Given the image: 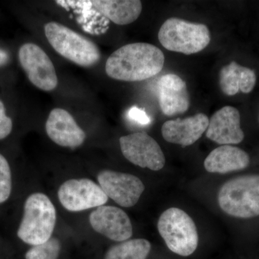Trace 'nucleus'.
Masks as SVG:
<instances>
[{
	"label": "nucleus",
	"instance_id": "nucleus-1",
	"mask_svg": "<svg viewBox=\"0 0 259 259\" xmlns=\"http://www.w3.org/2000/svg\"><path fill=\"white\" fill-rule=\"evenodd\" d=\"M165 57L161 49L147 42L123 46L112 53L105 64V71L112 79L140 81L161 72Z\"/></svg>",
	"mask_w": 259,
	"mask_h": 259
},
{
	"label": "nucleus",
	"instance_id": "nucleus-2",
	"mask_svg": "<svg viewBox=\"0 0 259 259\" xmlns=\"http://www.w3.org/2000/svg\"><path fill=\"white\" fill-rule=\"evenodd\" d=\"M56 223V208L50 199L46 194L34 193L24 204L23 217L17 234L27 244H42L51 238Z\"/></svg>",
	"mask_w": 259,
	"mask_h": 259
},
{
	"label": "nucleus",
	"instance_id": "nucleus-3",
	"mask_svg": "<svg viewBox=\"0 0 259 259\" xmlns=\"http://www.w3.org/2000/svg\"><path fill=\"white\" fill-rule=\"evenodd\" d=\"M44 30L51 47L65 59L83 67H91L100 61V49L88 37L56 22L47 23Z\"/></svg>",
	"mask_w": 259,
	"mask_h": 259
},
{
	"label": "nucleus",
	"instance_id": "nucleus-4",
	"mask_svg": "<svg viewBox=\"0 0 259 259\" xmlns=\"http://www.w3.org/2000/svg\"><path fill=\"white\" fill-rule=\"evenodd\" d=\"M218 204L223 211L238 218L259 215V175L232 179L221 187Z\"/></svg>",
	"mask_w": 259,
	"mask_h": 259
},
{
	"label": "nucleus",
	"instance_id": "nucleus-5",
	"mask_svg": "<svg viewBox=\"0 0 259 259\" xmlns=\"http://www.w3.org/2000/svg\"><path fill=\"white\" fill-rule=\"evenodd\" d=\"M158 37L161 45L167 50L185 55L204 50L211 40L210 32L207 25L175 18L168 19L163 23Z\"/></svg>",
	"mask_w": 259,
	"mask_h": 259
},
{
	"label": "nucleus",
	"instance_id": "nucleus-6",
	"mask_svg": "<svg viewBox=\"0 0 259 259\" xmlns=\"http://www.w3.org/2000/svg\"><path fill=\"white\" fill-rule=\"evenodd\" d=\"M158 230L167 247L174 253L188 256L197 249V228L185 211L175 207L166 209L158 220Z\"/></svg>",
	"mask_w": 259,
	"mask_h": 259
},
{
	"label": "nucleus",
	"instance_id": "nucleus-7",
	"mask_svg": "<svg viewBox=\"0 0 259 259\" xmlns=\"http://www.w3.org/2000/svg\"><path fill=\"white\" fill-rule=\"evenodd\" d=\"M19 61L30 82L44 91H52L58 86L55 67L45 51L36 44H25L20 47Z\"/></svg>",
	"mask_w": 259,
	"mask_h": 259
},
{
	"label": "nucleus",
	"instance_id": "nucleus-8",
	"mask_svg": "<svg viewBox=\"0 0 259 259\" xmlns=\"http://www.w3.org/2000/svg\"><path fill=\"white\" fill-rule=\"evenodd\" d=\"M58 197L63 207L71 212L99 207L108 200L100 185L85 178L65 182L59 187Z\"/></svg>",
	"mask_w": 259,
	"mask_h": 259
},
{
	"label": "nucleus",
	"instance_id": "nucleus-9",
	"mask_svg": "<svg viewBox=\"0 0 259 259\" xmlns=\"http://www.w3.org/2000/svg\"><path fill=\"white\" fill-rule=\"evenodd\" d=\"M120 149L126 159L141 167L159 171L164 166L166 158L158 143L146 133L122 136Z\"/></svg>",
	"mask_w": 259,
	"mask_h": 259
},
{
	"label": "nucleus",
	"instance_id": "nucleus-10",
	"mask_svg": "<svg viewBox=\"0 0 259 259\" xmlns=\"http://www.w3.org/2000/svg\"><path fill=\"white\" fill-rule=\"evenodd\" d=\"M97 180L107 197L124 207L134 206L145 190L142 181L129 174L104 170L99 173Z\"/></svg>",
	"mask_w": 259,
	"mask_h": 259
},
{
	"label": "nucleus",
	"instance_id": "nucleus-11",
	"mask_svg": "<svg viewBox=\"0 0 259 259\" xmlns=\"http://www.w3.org/2000/svg\"><path fill=\"white\" fill-rule=\"evenodd\" d=\"M90 222L94 230L115 241H125L133 234L131 220L122 209L102 205L92 212Z\"/></svg>",
	"mask_w": 259,
	"mask_h": 259
},
{
	"label": "nucleus",
	"instance_id": "nucleus-12",
	"mask_svg": "<svg viewBox=\"0 0 259 259\" xmlns=\"http://www.w3.org/2000/svg\"><path fill=\"white\" fill-rule=\"evenodd\" d=\"M206 136L221 145L238 144L244 139L241 127V115L236 108L223 107L214 112L209 121Z\"/></svg>",
	"mask_w": 259,
	"mask_h": 259
},
{
	"label": "nucleus",
	"instance_id": "nucleus-13",
	"mask_svg": "<svg viewBox=\"0 0 259 259\" xmlns=\"http://www.w3.org/2000/svg\"><path fill=\"white\" fill-rule=\"evenodd\" d=\"M46 131L51 140L62 147H79L86 139L84 131L64 109L55 108L50 112L46 122Z\"/></svg>",
	"mask_w": 259,
	"mask_h": 259
},
{
	"label": "nucleus",
	"instance_id": "nucleus-14",
	"mask_svg": "<svg viewBox=\"0 0 259 259\" xmlns=\"http://www.w3.org/2000/svg\"><path fill=\"white\" fill-rule=\"evenodd\" d=\"M209 121L208 117L203 113L196 114L184 120H168L162 126V136L165 141L171 144L184 147L191 146L207 131Z\"/></svg>",
	"mask_w": 259,
	"mask_h": 259
},
{
	"label": "nucleus",
	"instance_id": "nucleus-15",
	"mask_svg": "<svg viewBox=\"0 0 259 259\" xmlns=\"http://www.w3.org/2000/svg\"><path fill=\"white\" fill-rule=\"evenodd\" d=\"M158 100L164 115L173 116L188 110L190 105V94L187 84L180 76L167 74L158 81Z\"/></svg>",
	"mask_w": 259,
	"mask_h": 259
},
{
	"label": "nucleus",
	"instance_id": "nucleus-16",
	"mask_svg": "<svg viewBox=\"0 0 259 259\" xmlns=\"http://www.w3.org/2000/svg\"><path fill=\"white\" fill-rule=\"evenodd\" d=\"M249 163V156L243 150L224 145L209 153L204 160V166L209 173L226 174L244 169Z\"/></svg>",
	"mask_w": 259,
	"mask_h": 259
},
{
	"label": "nucleus",
	"instance_id": "nucleus-17",
	"mask_svg": "<svg viewBox=\"0 0 259 259\" xmlns=\"http://www.w3.org/2000/svg\"><path fill=\"white\" fill-rule=\"evenodd\" d=\"M256 76L253 70L241 66L236 61L223 66L219 74V85L227 96L236 95L239 91L250 93L254 89Z\"/></svg>",
	"mask_w": 259,
	"mask_h": 259
},
{
	"label": "nucleus",
	"instance_id": "nucleus-18",
	"mask_svg": "<svg viewBox=\"0 0 259 259\" xmlns=\"http://www.w3.org/2000/svg\"><path fill=\"white\" fill-rule=\"evenodd\" d=\"M91 3L99 13L120 25L134 23L143 9L139 0H95Z\"/></svg>",
	"mask_w": 259,
	"mask_h": 259
},
{
	"label": "nucleus",
	"instance_id": "nucleus-19",
	"mask_svg": "<svg viewBox=\"0 0 259 259\" xmlns=\"http://www.w3.org/2000/svg\"><path fill=\"white\" fill-rule=\"evenodd\" d=\"M151 248V243L147 240H128L111 247L105 259H146Z\"/></svg>",
	"mask_w": 259,
	"mask_h": 259
},
{
	"label": "nucleus",
	"instance_id": "nucleus-20",
	"mask_svg": "<svg viewBox=\"0 0 259 259\" xmlns=\"http://www.w3.org/2000/svg\"><path fill=\"white\" fill-rule=\"evenodd\" d=\"M61 248L59 239L51 238L42 244L33 245L25 253V259H58Z\"/></svg>",
	"mask_w": 259,
	"mask_h": 259
},
{
	"label": "nucleus",
	"instance_id": "nucleus-21",
	"mask_svg": "<svg viewBox=\"0 0 259 259\" xmlns=\"http://www.w3.org/2000/svg\"><path fill=\"white\" fill-rule=\"evenodd\" d=\"M12 192V175L9 163L0 153V204L9 198Z\"/></svg>",
	"mask_w": 259,
	"mask_h": 259
},
{
	"label": "nucleus",
	"instance_id": "nucleus-22",
	"mask_svg": "<svg viewBox=\"0 0 259 259\" xmlns=\"http://www.w3.org/2000/svg\"><path fill=\"white\" fill-rule=\"evenodd\" d=\"M5 112L6 110L4 104L0 100V140L8 137L13 130V121Z\"/></svg>",
	"mask_w": 259,
	"mask_h": 259
},
{
	"label": "nucleus",
	"instance_id": "nucleus-23",
	"mask_svg": "<svg viewBox=\"0 0 259 259\" xmlns=\"http://www.w3.org/2000/svg\"><path fill=\"white\" fill-rule=\"evenodd\" d=\"M127 115L131 120L135 121L140 125H147L151 122V119L146 112L138 107H134L130 109Z\"/></svg>",
	"mask_w": 259,
	"mask_h": 259
},
{
	"label": "nucleus",
	"instance_id": "nucleus-24",
	"mask_svg": "<svg viewBox=\"0 0 259 259\" xmlns=\"http://www.w3.org/2000/svg\"><path fill=\"white\" fill-rule=\"evenodd\" d=\"M10 57L8 51L0 49V66H5L10 62Z\"/></svg>",
	"mask_w": 259,
	"mask_h": 259
},
{
	"label": "nucleus",
	"instance_id": "nucleus-25",
	"mask_svg": "<svg viewBox=\"0 0 259 259\" xmlns=\"http://www.w3.org/2000/svg\"><path fill=\"white\" fill-rule=\"evenodd\" d=\"M258 120H259V117H258Z\"/></svg>",
	"mask_w": 259,
	"mask_h": 259
}]
</instances>
